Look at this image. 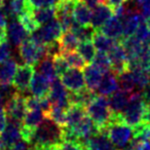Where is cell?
<instances>
[{"mask_svg":"<svg viewBox=\"0 0 150 150\" xmlns=\"http://www.w3.org/2000/svg\"><path fill=\"white\" fill-rule=\"evenodd\" d=\"M63 141V127H59L52 119L45 116L34 129L30 145L33 150H47Z\"/></svg>","mask_w":150,"mask_h":150,"instance_id":"obj_1","label":"cell"},{"mask_svg":"<svg viewBox=\"0 0 150 150\" xmlns=\"http://www.w3.org/2000/svg\"><path fill=\"white\" fill-rule=\"evenodd\" d=\"M86 114L96 125L99 131L105 129L113 116V113L109 107V100L106 96H96L94 100L86 107Z\"/></svg>","mask_w":150,"mask_h":150,"instance_id":"obj_2","label":"cell"},{"mask_svg":"<svg viewBox=\"0 0 150 150\" xmlns=\"http://www.w3.org/2000/svg\"><path fill=\"white\" fill-rule=\"evenodd\" d=\"M116 147H125L133 139V127L125 122L119 114H113L108 125L102 129Z\"/></svg>","mask_w":150,"mask_h":150,"instance_id":"obj_3","label":"cell"},{"mask_svg":"<svg viewBox=\"0 0 150 150\" xmlns=\"http://www.w3.org/2000/svg\"><path fill=\"white\" fill-rule=\"evenodd\" d=\"M145 108L146 103L143 99L142 93H134L129 96L127 104L125 105L121 113H119V116L127 125L134 129L143 121Z\"/></svg>","mask_w":150,"mask_h":150,"instance_id":"obj_4","label":"cell"},{"mask_svg":"<svg viewBox=\"0 0 150 150\" xmlns=\"http://www.w3.org/2000/svg\"><path fill=\"white\" fill-rule=\"evenodd\" d=\"M19 54L25 64H30L36 66L40 60L46 56L45 45L38 44L30 37V35L20 44Z\"/></svg>","mask_w":150,"mask_h":150,"instance_id":"obj_5","label":"cell"},{"mask_svg":"<svg viewBox=\"0 0 150 150\" xmlns=\"http://www.w3.org/2000/svg\"><path fill=\"white\" fill-rule=\"evenodd\" d=\"M63 30L61 27L60 22L57 19L50 21L48 23L42 25L39 29L36 30L34 33L30 34V37L38 44L45 45L52 42L58 41L60 36L62 35Z\"/></svg>","mask_w":150,"mask_h":150,"instance_id":"obj_6","label":"cell"},{"mask_svg":"<svg viewBox=\"0 0 150 150\" xmlns=\"http://www.w3.org/2000/svg\"><path fill=\"white\" fill-rule=\"evenodd\" d=\"M4 111L9 120L21 123L27 112L26 96L23 93L13 92V95L6 100L4 105Z\"/></svg>","mask_w":150,"mask_h":150,"instance_id":"obj_7","label":"cell"},{"mask_svg":"<svg viewBox=\"0 0 150 150\" xmlns=\"http://www.w3.org/2000/svg\"><path fill=\"white\" fill-rule=\"evenodd\" d=\"M110 60L111 72L114 75L118 76L121 73L129 71V62H127V54L123 45L119 40L114 44L112 48L107 52Z\"/></svg>","mask_w":150,"mask_h":150,"instance_id":"obj_8","label":"cell"},{"mask_svg":"<svg viewBox=\"0 0 150 150\" xmlns=\"http://www.w3.org/2000/svg\"><path fill=\"white\" fill-rule=\"evenodd\" d=\"M34 72H35V66L30 64H22L18 65L17 71L13 75L11 86L17 92L23 93L29 90V84L32 79Z\"/></svg>","mask_w":150,"mask_h":150,"instance_id":"obj_9","label":"cell"},{"mask_svg":"<svg viewBox=\"0 0 150 150\" xmlns=\"http://www.w3.org/2000/svg\"><path fill=\"white\" fill-rule=\"evenodd\" d=\"M60 80L63 86L70 93H75L86 88L83 72L78 68H69L60 75Z\"/></svg>","mask_w":150,"mask_h":150,"instance_id":"obj_10","label":"cell"},{"mask_svg":"<svg viewBox=\"0 0 150 150\" xmlns=\"http://www.w3.org/2000/svg\"><path fill=\"white\" fill-rule=\"evenodd\" d=\"M47 98L52 106H59L67 109L70 105L69 92H67V88L63 86V83L60 79H58V77L50 82V88Z\"/></svg>","mask_w":150,"mask_h":150,"instance_id":"obj_11","label":"cell"},{"mask_svg":"<svg viewBox=\"0 0 150 150\" xmlns=\"http://www.w3.org/2000/svg\"><path fill=\"white\" fill-rule=\"evenodd\" d=\"M82 143L86 150H118L110 141L108 136L102 131L92 135Z\"/></svg>","mask_w":150,"mask_h":150,"instance_id":"obj_12","label":"cell"},{"mask_svg":"<svg viewBox=\"0 0 150 150\" xmlns=\"http://www.w3.org/2000/svg\"><path fill=\"white\" fill-rule=\"evenodd\" d=\"M50 88V81L40 74L39 72H34L32 79L29 84V92L32 94V96L36 98H44L47 97Z\"/></svg>","mask_w":150,"mask_h":150,"instance_id":"obj_13","label":"cell"},{"mask_svg":"<svg viewBox=\"0 0 150 150\" xmlns=\"http://www.w3.org/2000/svg\"><path fill=\"white\" fill-rule=\"evenodd\" d=\"M98 30L102 32L104 35L114 40H121L123 37V28L121 19L114 15Z\"/></svg>","mask_w":150,"mask_h":150,"instance_id":"obj_14","label":"cell"},{"mask_svg":"<svg viewBox=\"0 0 150 150\" xmlns=\"http://www.w3.org/2000/svg\"><path fill=\"white\" fill-rule=\"evenodd\" d=\"M113 16V11L105 2H101L96 7L92 9V21L91 25L95 30L101 28L111 17Z\"/></svg>","mask_w":150,"mask_h":150,"instance_id":"obj_15","label":"cell"},{"mask_svg":"<svg viewBox=\"0 0 150 150\" xmlns=\"http://www.w3.org/2000/svg\"><path fill=\"white\" fill-rule=\"evenodd\" d=\"M6 29L9 42L13 46H19L29 36V33L24 29V27L16 18H11Z\"/></svg>","mask_w":150,"mask_h":150,"instance_id":"obj_16","label":"cell"},{"mask_svg":"<svg viewBox=\"0 0 150 150\" xmlns=\"http://www.w3.org/2000/svg\"><path fill=\"white\" fill-rule=\"evenodd\" d=\"M73 19L80 26H92V9L83 2V0H75L73 8Z\"/></svg>","mask_w":150,"mask_h":150,"instance_id":"obj_17","label":"cell"},{"mask_svg":"<svg viewBox=\"0 0 150 150\" xmlns=\"http://www.w3.org/2000/svg\"><path fill=\"white\" fill-rule=\"evenodd\" d=\"M103 72L100 71L96 66L88 63V65H86L83 68V76L86 80V86L92 91H96L100 84L101 80L103 78Z\"/></svg>","mask_w":150,"mask_h":150,"instance_id":"obj_18","label":"cell"},{"mask_svg":"<svg viewBox=\"0 0 150 150\" xmlns=\"http://www.w3.org/2000/svg\"><path fill=\"white\" fill-rule=\"evenodd\" d=\"M129 98V94L125 91L118 90L116 92H114L112 95L108 97L109 100V107H110L111 111L113 114H119L121 113V111L125 109V105L127 104V101Z\"/></svg>","mask_w":150,"mask_h":150,"instance_id":"obj_19","label":"cell"},{"mask_svg":"<svg viewBox=\"0 0 150 150\" xmlns=\"http://www.w3.org/2000/svg\"><path fill=\"white\" fill-rule=\"evenodd\" d=\"M20 125H21V123L9 120L8 125H6V127L4 129V131L0 134V138L2 139L3 143L8 148V150L11 149V147L18 141V140L21 139Z\"/></svg>","mask_w":150,"mask_h":150,"instance_id":"obj_20","label":"cell"},{"mask_svg":"<svg viewBox=\"0 0 150 150\" xmlns=\"http://www.w3.org/2000/svg\"><path fill=\"white\" fill-rule=\"evenodd\" d=\"M97 90L99 94L106 97H109L114 92H116L118 90V81H117L116 75L113 74L111 71L105 73Z\"/></svg>","mask_w":150,"mask_h":150,"instance_id":"obj_21","label":"cell"},{"mask_svg":"<svg viewBox=\"0 0 150 150\" xmlns=\"http://www.w3.org/2000/svg\"><path fill=\"white\" fill-rule=\"evenodd\" d=\"M17 68L18 63L13 59L0 63V86H11Z\"/></svg>","mask_w":150,"mask_h":150,"instance_id":"obj_22","label":"cell"},{"mask_svg":"<svg viewBox=\"0 0 150 150\" xmlns=\"http://www.w3.org/2000/svg\"><path fill=\"white\" fill-rule=\"evenodd\" d=\"M96 97L94 91L90 90L86 86L82 90L75 93L69 92V103L70 104H78L86 107Z\"/></svg>","mask_w":150,"mask_h":150,"instance_id":"obj_23","label":"cell"},{"mask_svg":"<svg viewBox=\"0 0 150 150\" xmlns=\"http://www.w3.org/2000/svg\"><path fill=\"white\" fill-rule=\"evenodd\" d=\"M86 115V107L78 104H70L66 109L67 122L65 127H73Z\"/></svg>","mask_w":150,"mask_h":150,"instance_id":"obj_24","label":"cell"},{"mask_svg":"<svg viewBox=\"0 0 150 150\" xmlns=\"http://www.w3.org/2000/svg\"><path fill=\"white\" fill-rule=\"evenodd\" d=\"M92 41L94 43L95 47L98 50V52H108L114 46V44L117 42V40H114L112 38L108 37V36L104 35L99 30H95L94 34L92 36Z\"/></svg>","mask_w":150,"mask_h":150,"instance_id":"obj_25","label":"cell"},{"mask_svg":"<svg viewBox=\"0 0 150 150\" xmlns=\"http://www.w3.org/2000/svg\"><path fill=\"white\" fill-rule=\"evenodd\" d=\"M61 52H71L75 50L79 44V39L76 37L74 33L70 30L62 33L60 38L58 39Z\"/></svg>","mask_w":150,"mask_h":150,"instance_id":"obj_26","label":"cell"},{"mask_svg":"<svg viewBox=\"0 0 150 150\" xmlns=\"http://www.w3.org/2000/svg\"><path fill=\"white\" fill-rule=\"evenodd\" d=\"M38 72L43 75V76H45L50 82L58 77L56 70H54L52 56H47L46 54L38 62Z\"/></svg>","mask_w":150,"mask_h":150,"instance_id":"obj_27","label":"cell"},{"mask_svg":"<svg viewBox=\"0 0 150 150\" xmlns=\"http://www.w3.org/2000/svg\"><path fill=\"white\" fill-rule=\"evenodd\" d=\"M17 19H18V21L20 22V24L24 27V29L29 33V35L34 33V32L39 29V27H40L39 24L36 22L35 18L33 17L32 11H24V13H21Z\"/></svg>","mask_w":150,"mask_h":150,"instance_id":"obj_28","label":"cell"},{"mask_svg":"<svg viewBox=\"0 0 150 150\" xmlns=\"http://www.w3.org/2000/svg\"><path fill=\"white\" fill-rule=\"evenodd\" d=\"M77 52L86 63H92L95 54H96V47L93 43L92 39L82 40L79 42L77 46Z\"/></svg>","mask_w":150,"mask_h":150,"instance_id":"obj_29","label":"cell"},{"mask_svg":"<svg viewBox=\"0 0 150 150\" xmlns=\"http://www.w3.org/2000/svg\"><path fill=\"white\" fill-rule=\"evenodd\" d=\"M129 71L132 73V76H133L136 86H138L140 88L143 90L145 86L150 84V74L142 68L138 66H133L129 67Z\"/></svg>","mask_w":150,"mask_h":150,"instance_id":"obj_30","label":"cell"},{"mask_svg":"<svg viewBox=\"0 0 150 150\" xmlns=\"http://www.w3.org/2000/svg\"><path fill=\"white\" fill-rule=\"evenodd\" d=\"M46 117H48L50 119H52L56 125H58L59 127H64L66 125L67 118H66V109L62 108L59 106H50V110L45 113Z\"/></svg>","mask_w":150,"mask_h":150,"instance_id":"obj_31","label":"cell"},{"mask_svg":"<svg viewBox=\"0 0 150 150\" xmlns=\"http://www.w3.org/2000/svg\"><path fill=\"white\" fill-rule=\"evenodd\" d=\"M33 17L40 26L48 23L52 20L56 19V9L54 7H45V8L35 9L32 11Z\"/></svg>","mask_w":150,"mask_h":150,"instance_id":"obj_32","label":"cell"},{"mask_svg":"<svg viewBox=\"0 0 150 150\" xmlns=\"http://www.w3.org/2000/svg\"><path fill=\"white\" fill-rule=\"evenodd\" d=\"M26 11H28L27 5H26V0H11L8 6L4 9L9 19H11V18L17 19L21 13H23Z\"/></svg>","mask_w":150,"mask_h":150,"instance_id":"obj_33","label":"cell"},{"mask_svg":"<svg viewBox=\"0 0 150 150\" xmlns=\"http://www.w3.org/2000/svg\"><path fill=\"white\" fill-rule=\"evenodd\" d=\"M92 64L96 66L100 71H102L103 74L107 72H110L111 67H110V60L107 54V52H96L94 59L92 61Z\"/></svg>","mask_w":150,"mask_h":150,"instance_id":"obj_34","label":"cell"},{"mask_svg":"<svg viewBox=\"0 0 150 150\" xmlns=\"http://www.w3.org/2000/svg\"><path fill=\"white\" fill-rule=\"evenodd\" d=\"M60 54L64 57V59L68 63L69 67H71V68L82 69L86 65V61L80 57V54L78 52H75L74 50H71V52H61Z\"/></svg>","mask_w":150,"mask_h":150,"instance_id":"obj_35","label":"cell"},{"mask_svg":"<svg viewBox=\"0 0 150 150\" xmlns=\"http://www.w3.org/2000/svg\"><path fill=\"white\" fill-rule=\"evenodd\" d=\"M117 81H118V88L120 90L125 91L127 93H132L135 88V81H134V78L132 76V73L129 71H125V72L121 73L120 75L116 76Z\"/></svg>","mask_w":150,"mask_h":150,"instance_id":"obj_36","label":"cell"},{"mask_svg":"<svg viewBox=\"0 0 150 150\" xmlns=\"http://www.w3.org/2000/svg\"><path fill=\"white\" fill-rule=\"evenodd\" d=\"M133 139L140 141H150V123L142 122L133 129Z\"/></svg>","mask_w":150,"mask_h":150,"instance_id":"obj_37","label":"cell"},{"mask_svg":"<svg viewBox=\"0 0 150 150\" xmlns=\"http://www.w3.org/2000/svg\"><path fill=\"white\" fill-rule=\"evenodd\" d=\"M60 0H26L28 11H33L35 9L45 8V7H54Z\"/></svg>","mask_w":150,"mask_h":150,"instance_id":"obj_38","label":"cell"},{"mask_svg":"<svg viewBox=\"0 0 150 150\" xmlns=\"http://www.w3.org/2000/svg\"><path fill=\"white\" fill-rule=\"evenodd\" d=\"M52 63H54V70H56L57 76H60L67 69L70 68L67 61L65 60L64 57L61 54H57L52 57Z\"/></svg>","mask_w":150,"mask_h":150,"instance_id":"obj_39","label":"cell"},{"mask_svg":"<svg viewBox=\"0 0 150 150\" xmlns=\"http://www.w3.org/2000/svg\"><path fill=\"white\" fill-rule=\"evenodd\" d=\"M136 5L143 15L146 24L150 26V0H136Z\"/></svg>","mask_w":150,"mask_h":150,"instance_id":"obj_40","label":"cell"},{"mask_svg":"<svg viewBox=\"0 0 150 150\" xmlns=\"http://www.w3.org/2000/svg\"><path fill=\"white\" fill-rule=\"evenodd\" d=\"M11 43L7 40L0 42V63L5 62L6 60L11 59Z\"/></svg>","mask_w":150,"mask_h":150,"instance_id":"obj_41","label":"cell"},{"mask_svg":"<svg viewBox=\"0 0 150 150\" xmlns=\"http://www.w3.org/2000/svg\"><path fill=\"white\" fill-rule=\"evenodd\" d=\"M9 150H32V146L21 138L11 146Z\"/></svg>","mask_w":150,"mask_h":150,"instance_id":"obj_42","label":"cell"},{"mask_svg":"<svg viewBox=\"0 0 150 150\" xmlns=\"http://www.w3.org/2000/svg\"><path fill=\"white\" fill-rule=\"evenodd\" d=\"M129 0H104V2L112 9V11H116L117 8L123 6Z\"/></svg>","mask_w":150,"mask_h":150,"instance_id":"obj_43","label":"cell"},{"mask_svg":"<svg viewBox=\"0 0 150 150\" xmlns=\"http://www.w3.org/2000/svg\"><path fill=\"white\" fill-rule=\"evenodd\" d=\"M7 123V115L5 113L4 109L0 110V134L4 131V129L6 127Z\"/></svg>","mask_w":150,"mask_h":150,"instance_id":"obj_44","label":"cell"},{"mask_svg":"<svg viewBox=\"0 0 150 150\" xmlns=\"http://www.w3.org/2000/svg\"><path fill=\"white\" fill-rule=\"evenodd\" d=\"M142 96H143V99L146 104H150V84H148L147 86L143 88Z\"/></svg>","mask_w":150,"mask_h":150,"instance_id":"obj_45","label":"cell"},{"mask_svg":"<svg viewBox=\"0 0 150 150\" xmlns=\"http://www.w3.org/2000/svg\"><path fill=\"white\" fill-rule=\"evenodd\" d=\"M7 21H8V17L6 13L0 9V27H7Z\"/></svg>","mask_w":150,"mask_h":150,"instance_id":"obj_46","label":"cell"},{"mask_svg":"<svg viewBox=\"0 0 150 150\" xmlns=\"http://www.w3.org/2000/svg\"><path fill=\"white\" fill-rule=\"evenodd\" d=\"M83 2L86 3L91 9H93L94 7H96L99 3L104 2V0H83Z\"/></svg>","mask_w":150,"mask_h":150,"instance_id":"obj_47","label":"cell"},{"mask_svg":"<svg viewBox=\"0 0 150 150\" xmlns=\"http://www.w3.org/2000/svg\"><path fill=\"white\" fill-rule=\"evenodd\" d=\"M7 27H0V42H3L7 39Z\"/></svg>","mask_w":150,"mask_h":150,"instance_id":"obj_48","label":"cell"},{"mask_svg":"<svg viewBox=\"0 0 150 150\" xmlns=\"http://www.w3.org/2000/svg\"><path fill=\"white\" fill-rule=\"evenodd\" d=\"M32 150H33V149H32Z\"/></svg>","mask_w":150,"mask_h":150,"instance_id":"obj_49","label":"cell"}]
</instances>
